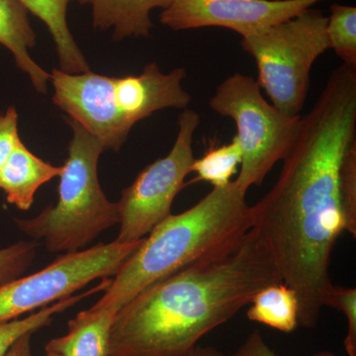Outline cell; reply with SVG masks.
<instances>
[{
    "label": "cell",
    "mask_w": 356,
    "mask_h": 356,
    "mask_svg": "<svg viewBox=\"0 0 356 356\" xmlns=\"http://www.w3.org/2000/svg\"><path fill=\"white\" fill-rule=\"evenodd\" d=\"M356 145V67L332 70L313 108L301 117L275 184L252 207V228L283 283L296 293L299 325L313 329L334 284L332 248L344 231L341 175Z\"/></svg>",
    "instance_id": "obj_1"
},
{
    "label": "cell",
    "mask_w": 356,
    "mask_h": 356,
    "mask_svg": "<svg viewBox=\"0 0 356 356\" xmlns=\"http://www.w3.org/2000/svg\"><path fill=\"white\" fill-rule=\"evenodd\" d=\"M283 282L257 229L149 285L115 316L109 356H184L269 285Z\"/></svg>",
    "instance_id": "obj_2"
},
{
    "label": "cell",
    "mask_w": 356,
    "mask_h": 356,
    "mask_svg": "<svg viewBox=\"0 0 356 356\" xmlns=\"http://www.w3.org/2000/svg\"><path fill=\"white\" fill-rule=\"evenodd\" d=\"M235 181L159 222L124 262L95 308L118 312L145 288L231 250L252 229V207Z\"/></svg>",
    "instance_id": "obj_3"
},
{
    "label": "cell",
    "mask_w": 356,
    "mask_h": 356,
    "mask_svg": "<svg viewBox=\"0 0 356 356\" xmlns=\"http://www.w3.org/2000/svg\"><path fill=\"white\" fill-rule=\"evenodd\" d=\"M65 121L72 138L60 175L58 202L33 219L15 222L26 235L44 241L49 252L67 254L83 250L102 232L119 224V212L98 179V161L104 147L76 121Z\"/></svg>",
    "instance_id": "obj_4"
},
{
    "label": "cell",
    "mask_w": 356,
    "mask_h": 356,
    "mask_svg": "<svg viewBox=\"0 0 356 356\" xmlns=\"http://www.w3.org/2000/svg\"><path fill=\"white\" fill-rule=\"evenodd\" d=\"M327 16L309 8L286 21L242 37L243 50L254 58L259 88L282 113L301 115L314 63L329 50Z\"/></svg>",
    "instance_id": "obj_5"
},
{
    "label": "cell",
    "mask_w": 356,
    "mask_h": 356,
    "mask_svg": "<svg viewBox=\"0 0 356 356\" xmlns=\"http://www.w3.org/2000/svg\"><path fill=\"white\" fill-rule=\"evenodd\" d=\"M220 116L235 122V136L242 151V163L234 181L247 193L259 186L278 161L291 151L301 122L288 116L264 99L252 76L236 72L218 86L209 102Z\"/></svg>",
    "instance_id": "obj_6"
},
{
    "label": "cell",
    "mask_w": 356,
    "mask_h": 356,
    "mask_svg": "<svg viewBox=\"0 0 356 356\" xmlns=\"http://www.w3.org/2000/svg\"><path fill=\"white\" fill-rule=\"evenodd\" d=\"M200 115L185 108L178 117L175 145L165 158L146 166L124 189L117 203L120 231L117 242L136 243L146 238L154 227L170 214L173 200L185 186L195 158L193 139Z\"/></svg>",
    "instance_id": "obj_7"
},
{
    "label": "cell",
    "mask_w": 356,
    "mask_h": 356,
    "mask_svg": "<svg viewBox=\"0 0 356 356\" xmlns=\"http://www.w3.org/2000/svg\"><path fill=\"white\" fill-rule=\"evenodd\" d=\"M144 238L131 243H99L67 252L38 273L0 287V324L67 298L91 281L114 276Z\"/></svg>",
    "instance_id": "obj_8"
},
{
    "label": "cell",
    "mask_w": 356,
    "mask_h": 356,
    "mask_svg": "<svg viewBox=\"0 0 356 356\" xmlns=\"http://www.w3.org/2000/svg\"><path fill=\"white\" fill-rule=\"evenodd\" d=\"M327 0H173L159 15L173 31L222 27L245 37Z\"/></svg>",
    "instance_id": "obj_9"
},
{
    "label": "cell",
    "mask_w": 356,
    "mask_h": 356,
    "mask_svg": "<svg viewBox=\"0 0 356 356\" xmlns=\"http://www.w3.org/2000/svg\"><path fill=\"white\" fill-rule=\"evenodd\" d=\"M53 102L69 118L81 124L105 149L118 152L132 127L122 116L114 95V77L88 70L70 74L53 70Z\"/></svg>",
    "instance_id": "obj_10"
},
{
    "label": "cell",
    "mask_w": 356,
    "mask_h": 356,
    "mask_svg": "<svg viewBox=\"0 0 356 356\" xmlns=\"http://www.w3.org/2000/svg\"><path fill=\"white\" fill-rule=\"evenodd\" d=\"M63 166H55L32 154L19 140L0 172V188L7 202L27 211L42 185L60 177Z\"/></svg>",
    "instance_id": "obj_11"
},
{
    "label": "cell",
    "mask_w": 356,
    "mask_h": 356,
    "mask_svg": "<svg viewBox=\"0 0 356 356\" xmlns=\"http://www.w3.org/2000/svg\"><path fill=\"white\" fill-rule=\"evenodd\" d=\"M117 311L95 307L77 314L67 324V334L51 339L46 353L63 356H109V337Z\"/></svg>",
    "instance_id": "obj_12"
},
{
    "label": "cell",
    "mask_w": 356,
    "mask_h": 356,
    "mask_svg": "<svg viewBox=\"0 0 356 356\" xmlns=\"http://www.w3.org/2000/svg\"><path fill=\"white\" fill-rule=\"evenodd\" d=\"M92 9L96 29L113 30L115 40L151 36V11L168 8L173 0H77Z\"/></svg>",
    "instance_id": "obj_13"
},
{
    "label": "cell",
    "mask_w": 356,
    "mask_h": 356,
    "mask_svg": "<svg viewBox=\"0 0 356 356\" xmlns=\"http://www.w3.org/2000/svg\"><path fill=\"white\" fill-rule=\"evenodd\" d=\"M0 44L13 53L16 65L29 76L34 88L44 95L50 74L30 56L36 44V34L20 0H0Z\"/></svg>",
    "instance_id": "obj_14"
},
{
    "label": "cell",
    "mask_w": 356,
    "mask_h": 356,
    "mask_svg": "<svg viewBox=\"0 0 356 356\" xmlns=\"http://www.w3.org/2000/svg\"><path fill=\"white\" fill-rule=\"evenodd\" d=\"M28 13L43 21L57 49L60 70L81 74L89 70L83 51L77 46L67 25V6L72 0H20Z\"/></svg>",
    "instance_id": "obj_15"
},
{
    "label": "cell",
    "mask_w": 356,
    "mask_h": 356,
    "mask_svg": "<svg viewBox=\"0 0 356 356\" xmlns=\"http://www.w3.org/2000/svg\"><path fill=\"white\" fill-rule=\"evenodd\" d=\"M247 312L248 320L282 332L299 327V302L296 293L283 282L269 285L252 298Z\"/></svg>",
    "instance_id": "obj_16"
},
{
    "label": "cell",
    "mask_w": 356,
    "mask_h": 356,
    "mask_svg": "<svg viewBox=\"0 0 356 356\" xmlns=\"http://www.w3.org/2000/svg\"><path fill=\"white\" fill-rule=\"evenodd\" d=\"M111 280L110 278H103L102 282L99 285L92 288L88 292L81 293V294L70 296L67 298L58 300L51 306H46L40 309L36 313L31 314L28 317L23 318H16L10 322L0 324V356H6L7 351L10 350L21 337L28 334V332H36L39 330L48 327L53 323L54 317L58 314L67 311L72 308L81 300L95 294L96 292H104L108 288Z\"/></svg>",
    "instance_id": "obj_17"
},
{
    "label": "cell",
    "mask_w": 356,
    "mask_h": 356,
    "mask_svg": "<svg viewBox=\"0 0 356 356\" xmlns=\"http://www.w3.org/2000/svg\"><path fill=\"white\" fill-rule=\"evenodd\" d=\"M241 163L242 151L234 137L228 144L211 147L201 158L195 159L191 172H195L196 177L191 182H208L213 187L226 186L238 172Z\"/></svg>",
    "instance_id": "obj_18"
},
{
    "label": "cell",
    "mask_w": 356,
    "mask_h": 356,
    "mask_svg": "<svg viewBox=\"0 0 356 356\" xmlns=\"http://www.w3.org/2000/svg\"><path fill=\"white\" fill-rule=\"evenodd\" d=\"M325 31L330 49L343 64L356 67V7L332 4Z\"/></svg>",
    "instance_id": "obj_19"
},
{
    "label": "cell",
    "mask_w": 356,
    "mask_h": 356,
    "mask_svg": "<svg viewBox=\"0 0 356 356\" xmlns=\"http://www.w3.org/2000/svg\"><path fill=\"white\" fill-rule=\"evenodd\" d=\"M37 242H19L0 250V287L22 277L36 259Z\"/></svg>",
    "instance_id": "obj_20"
},
{
    "label": "cell",
    "mask_w": 356,
    "mask_h": 356,
    "mask_svg": "<svg viewBox=\"0 0 356 356\" xmlns=\"http://www.w3.org/2000/svg\"><path fill=\"white\" fill-rule=\"evenodd\" d=\"M344 231L356 236V145L344 158L341 175Z\"/></svg>",
    "instance_id": "obj_21"
},
{
    "label": "cell",
    "mask_w": 356,
    "mask_h": 356,
    "mask_svg": "<svg viewBox=\"0 0 356 356\" xmlns=\"http://www.w3.org/2000/svg\"><path fill=\"white\" fill-rule=\"evenodd\" d=\"M325 307L341 311L348 318V334L344 339V348L348 356H356V289L341 286L332 287Z\"/></svg>",
    "instance_id": "obj_22"
},
{
    "label": "cell",
    "mask_w": 356,
    "mask_h": 356,
    "mask_svg": "<svg viewBox=\"0 0 356 356\" xmlns=\"http://www.w3.org/2000/svg\"><path fill=\"white\" fill-rule=\"evenodd\" d=\"M19 140L17 111L9 107L0 114V172Z\"/></svg>",
    "instance_id": "obj_23"
},
{
    "label": "cell",
    "mask_w": 356,
    "mask_h": 356,
    "mask_svg": "<svg viewBox=\"0 0 356 356\" xmlns=\"http://www.w3.org/2000/svg\"><path fill=\"white\" fill-rule=\"evenodd\" d=\"M231 356H280L271 350L270 346L264 341L259 330H255L247 337L242 346ZM316 356H336L332 353H324Z\"/></svg>",
    "instance_id": "obj_24"
},
{
    "label": "cell",
    "mask_w": 356,
    "mask_h": 356,
    "mask_svg": "<svg viewBox=\"0 0 356 356\" xmlns=\"http://www.w3.org/2000/svg\"><path fill=\"white\" fill-rule=\"evenodd\" d=\"M33 332H28L16 341L7 351L6 356H33L31 351V337Z\"/></svg>",
    "instance_id": "obj_25"
},
{
    "label": "cell",
    "mask_w": 356,
    "mask_h": 356,
    "mask_svg": "<svg viewBox=\"0 0 356 356\" xmlns=\"http://www.w3.org/2000/svg\"><path fill=\"white\" fill-rule=\"evenodd\" d=\"M184 356H225L221 351L212 346H196L193 350L189 351Z\"/></svg>",
    "instance_id": "obj_26"
},
{
    "label": "cell",
    "mask_w": 356,
    "mask_h": 356,
    "mask_svg": "<svg viewBox=\"0 0 356 356\" xmlns=\"http://www.w3.org/2000/svg\"><path fill=\"white\" fill-rule=\"evenodd\" d=\"M46 356H63V355H58V353H47Z\"/></svg>",
    "instance_id": "obj_27"
}]
</instances>
